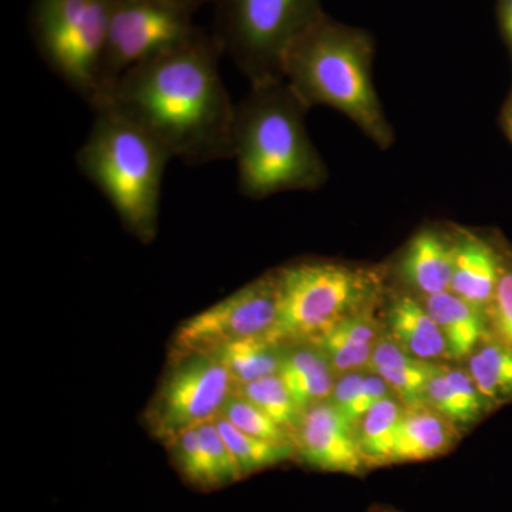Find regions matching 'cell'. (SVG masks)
I'll return each instance as SVG.
<instances>
[{
  "instance_id": "6da1fadb",
  "label": "cell",
  "mask_w": 512,
  "mask_h": 512,
  "mask_svg": "<svg viewBox=\"0 0 512 512\" xmlns=\"http://www.w3.org/2000/svg\"><path fill=\"white\" fill-rule=\"evenodd\" d=\"M222 55L215 36L201 32L187 45L128 70L96 107L119 110L173 160H232L237 104L222 80Z\"/></svg>"
},
{
  "instance_id": "7a4b0ae2",
  "label": "cell",
  "mask_w": 512,
  "mask_h": 512,
  "mask_svg": "<svg viewBox=\"0 0 512 512\" xmlns=\"http://www.w3.org/2000/svg\"><path fill=\"white\" fill-rule=\"evenodd\" d=\"M308 111L284 79L252 84L234 123L232 160L242 195L262 200L328 183V165L306 128Z\"/></svg>"
},
{
  "instance_id": "3957f363",
  "label": "cell",
  "mask_w": 512,
  "mask_h": 512,
  "mask_svg": "<svg viewBox=\"0 0 512 512\" xmlns=\"http://www.w3.org/2000/svg\"><path fill=\"white\" fill-rule=\"evenodd\" d=\"M372 33L323 13L286 53L282 77L309 110L339 111L376 147L394 144V130L373 80Z\"/></svg>"
},
{
  "instance_id": "277c9868",
  "label": "cell",
  "mask_w": 512,
  "mask_h": 512,
  "mask_svg": "<svg viewBox=\"0 0 512 512\" xmlns=\"http://www.w3.org/2000/svg\"><path fill=\"white\" fill-rule=\"evenodd\" d=\"M76 154L80 173L110 202L124 228L144 244L157 237L161 190L170 154L114 107H96Z\"/></svg>"
},
{
  "instance_id": "5b68a950",
  "label": "cell",
  "mask_w": 512,
  "mask_h": 512,
  "mask_svg": "<svg viewBox=\"0 0 512 512\" xmlns=\"http://www.w3.org/2000/svg\"><path fill=\"white\" fill-rule=\"evenodd\" d=\"M279 312L268 338L281 346L315 343L338 323L373 311L384 272L336 261L292 262L276 269Z\"/></svg>"
},
{
  "instance_id": "8992f818",
  "label": "cell",
  "mask_w": 512,
  "mask_h": 512,
  "mask_svg": "<svg viewBox=\"0 0 512 512\" xmlns=\"http://www.w3.org/2000/svg\"><path fill=\"white\" fill-rule=\"evenodd\" d=\"M325 13L322 0H218L215 39L249 83L282 80L286 53Z\"/></svg>"
},
{
  "instance_id": "52a82bcc",
  "label": "cell",
  "mask_w": 512,
  "mask_h": 512,
  "mask_svg": "<svg viewBox=\"0 0 512 512\" xmlns=\"http://www.w3.org/2000/svg\"><path fill=\"white\" fill-rule=\"evenodd\" d=\"M110 8L111 0H33L30 9V33L43 62L92 107Z\"/></svg>"
},
{
  "instance_id": "ba28073f",
  "label": "cell",
  "mask_w": 512,
  "mask_h": 512,
  "mask_svg": "<svg viewBox=\"0 0 512 512\" xmlns=\"http://www.w3.org/2000/svg\"><path fill=\"white\" fill-rule=\"evenodd\" d=\"M177 0H111L96 107L128 70L187 45L200 35Z\"/></svg>"
},
{
  "instance_id": "9c48e42d",
  "label": "cell",
  "mask_w": 512,
  "mask_h": 512,
  "mask_svg": "<svg viewBox=\"0 0 512 512\" xmlns=\"http://www.w3.org/2000/svg\"><path fill=\"white\" fill-rule=\"evenodd\" d=\"M235 384L214 356L173 360L144 412V424L161 443L181 431L217 419Z\"/></svg>"
},
{
  "instance_id": "30bf717a",
  "label": "cell",
  "mask_w": 512,
  "mask_h": 512,
  "mask_svg": "<svg viewBox=\"0 0 512 512\" xmlns=\"http://www.w3.org/2000/svg\"><path fill=\"white\" fill-rule=\"evenodd\" d=\"M279 312L276 271L266 272L210 308L185 319L175 329L170 362L215 352L229 343L269 336Z\"/></svg>"
},
{
  "instance_id": "8fae6325",
  "label": "cell",
  "mask_w": 512,
  "mask_h": 512,
  "mask_svg": "<svg viewBox=\"0 0 512 512\" xmlns=\"http://www.w3.org/2000/svg\"><path fill=\"white\" fill-rule=\"evenodd\" d=\"M295 460L325 473L365 476L367 467L356 424L339 412L330 400L315 404L302 413L293 431Z\"/></svg>"
},
{
  "instance_id": "7c38bea8",
  "label": "cell",
  "mask_w": 512,
  "mask_h": 512,
  "mask_svg": "<svg viewBox=\"0 0 512 512\" xmlns=\"http://www.w3.org/2000/svg\"><path fill=\"white\" fill-rule=\"evenodd\" d=\"M163 444L177 473L195 490H221L242 480L215 420L181 431Z\"/></svg>"
},
{
  "instance_id": "4fadbf2b",
  "label": "cell",
  "mask_w": 512,
  "mask_h": 512,
  "mask_svg": "<svg viewBox=\"0 0 512 512\" xmlns=\"http://www.w3.org/2000/svg\"><path fill=\"white\" fill-rule=\"evenodd\" d=\"M453 278L450 291L487 312L500 281L503 252L464 228L453 232Z\"/></svg>"
},
{
  "instance_id": "5bb4252c",
  "label": "cell",
  "mask_w": 512,
  "mask_h": 512,
  "mask_svg": "<svg viewBox=\"0 0 512 512\" xmlns=\"http://www.w3.org/2000/svg\"><path fill=\"white\" fill-rule=\"evenodd\" d=\"M453 235L443 229H420L400 256V279L420 298L450 291L453 278Z\"/></svg>"
},
{
  "instance_id": "9a60e30c",
  "label": "cell",
  "mask_w": 512,
  "mask_h": 512,
  "mask_svg": "<svg viewBox=\"0 0 512 512\" xmlns=\"http://www.w3.org/2000/svg\"><path fill=\"white\" fill-rule=\"evenodd\" d=\"M389 336L416 359L439 363L450 359L446 338L421 299L409 293L397 295L386 313Z\"/></svg>"
},
{
  "instance_id": "2e32d148",
  "label": "cell",
  "mask_w": 512,
  "mask_h": 512,
  "mask_svg": "<svg viewBox=\"0 0 512 512\" xmlns=\"http://www.w3.org/2000/svg\"><path fill=\"white\" fill-rule=\"evenodd\" d=\"M458 431L451 421L429 406L404 407L394 444L392 466L446 456L456 446Z\"/></svg>"
},
{
  "instance_id": "e0dca14e",
  "label": "cell",
  "mask_w": 512,
  "mask_h": 512,
  "mask_svg": "<svg viewBox=\"0 0 512 512\" xmlns=\"http://www.w3.org/2000/svg\"><path fill=\"white\" fill-rule=\"evenodd\" d=\"M426 406L436 410L458 430L474 426L491 412L468 370L437 363L426 389Z\"/></svg>"
},
{
  "instance_id": "ac0fdd59",
  "label": "cell",
  "mask_w": 512,
  "mask_h": 512,
  "mask_svg": "<svg viewBox=\"0 0 512 512\" xmlns=\"http://www.w3.org/2000/svg\"><path fill=\"white\" fill-rule=\"evenodd\" d=\"M446 338L450 359H467L488 335L487 312L451 291L420 298Z\"/></svg>"
},
{
  "instance_id": "d6986e66",
  "label": "cell",
  "mask_w": 512,
  "mask_h": 512,
  "mask_svg": "<svg viewBox=\"0 0 512 512\" xmlns=\"http://www.w3.org/2000/svg\"><path fill=\"white\" fill-rule=\"evenodd\" d=\"M437 363L424 362L404 352L389 335L377 340L369 370L382 377L406 407L426 406V389Z\"/></svg>"
},
{
  "instance_id": "ffe728a7",
  "label": "cell",
  "mask_w": 512,
  "mask_h": 512,
  "mask_svg": "<svg viewBox=\"0 0 512 512\" xmlns=\"http://www.w3.org/2000/svg\"><path fill=\"white\" fill-rule=\"evenodd\" d=\"M278 375L302 413L329 400L338 377L322 350L313 343L286 346Z\"/></svg>"
},
{
  "instance_id": "44dd1931",
  "label": "cell",
  "mask_w": 512,
  "mask_h": 512,
  "mask_svg": "<svg viewBox=\"0 0 512 512\" xmlns=\"http://www.w3.org/2000/svg\"><path fill=\"white\" fill-rule=\"evenodd\" d=\"M373 311L343 320L313 343L329 360L336 376L369 367L377 340L382 336Z\"/></svg>"
},
{
  "instance_id": "7402d4cb",
  "label": "cell",
  "mask_w": 512,
  "mask_h": 512,
  "mask_svg": "<svg viewBox=\"0 0 512 512\" xmlns=\"http://www.w3.org/2000/svg\"><path fill=\"white\" fill-rule=\"evenodd\" d=\"M285 349L286 346L278 345L268 336H261L229 343L207 355L214 356L228 370L237 387L278 375Z\"/></svg>"
},
{
  "instance_id": "603a6c76",
  "label": "cell",
  "mask_w": 512,
  "mask_h": 512,
  "mask_svg": "<svg viewBox=\"0 0 512 512\" xmlns=\"http://www.w3.org/2000/svg\"><path fill=\"white\" fill-rule=\"evenodd\" d=\"M468 373L491 409L512 402V349L493 335L467 357Z\"/></svg>"
},
{
  "instance_id": "cb8c5ba5",
  "label": "cell",
  "mask_w": 512,
  "mask_h": 512,
  "mask_svg": "<svg viewBox=\"0 0 512 512\" xmlns=\"http://www.w3.org/2000/svg\"><path fill=\"white\" fill-rule=\"evenodd\" d=\"M404 407L396 396L386 397L356 424L360 450L369 470L392 466L394 444Z\"/></svg>"
},
{
  "instance_id": "d4e9b609",
  "label": "cell",
  "mask_w": 512,
  "mask_h": 512,
  "mask_svg": "<svg viewBox=\"0 0 512 512\" xmlns=\"http://www.w3.org/2000/svg\"><path fill=\"white\" fill-rule=\"evenodd\" d=\"M215 424L234 457L242 480L266 468L295 460L296 451L292 443H276L249 436L221 416L215 419Z\"/></svg>"
},
{
  "instance_id": "484cf974",
  "label": "cell",
  "mask_w": 512,
  "mask_h": 512,
  "mask_svg": "<svg viewBox=\"0 0 512 512\" xmlns=\"http://www.w3.org/2000/svg\"><path fill=\"white\" fill-rule=\"evenodd\" d=\"M392 396V390L382 377L370 370L369 373L356 370L338 376L333 387L330 402L357 424L380 400Z\"/></svg>"
},
{
  "instance_id": "4316f807",
  "label": "cell",
  "mask_w": 512,
  "mask_h": 512,
  "mask_svg": "<svg viewBox=\"0 0 512 512\" xmlns=\"http://www.w3.org/2000/svg\"><path fill=\"white\" fill-rule=\"evenodd\" d=\"M234 392L268 414L278 426L291 434L293 440V431L301 420L302 412L281 376L272 375L242 384L235 387Z\"/></svg>"
},
{
  "instance_id": "83f0119b",
  "label": "cell",
  "mask_w": 512,
  "mask_h": 512,
  "mask_svg": "<svg viewBox=\"0 0 512 512\" xmlns=\"http://www.w3.org/2000/svg\"><path fill=\"white\" fill-rule=\"evenodd\" d=\"M221 417L234 424L237 429L244 431L249 436L258 437V439L276 441V443H292V436L288 431L282 429L275 423L268 414L248 402L244 397L237 393H232L231 397L222 407Z\"/></svg>"
},
{
  "instance_id": "f1b7e54d",
  "label": "cell",
  "mask_w": 512,
  "mask_h": 512,
  "mask_svg": "<svg viewBox=\"0 0 512 512\" xmlns=\"http://www.w3.org/2000/svg\"><path fill=\"white\" fill-rule=\"evenodd\" d=\"M488 326L495 339L512 349V254L503 252L500 281L487 309Z\"/></svg>"
},
{
  "instance_id": "f546056e",
  "label": "cell",
  "mask_w": 512,
  "mask_h": 512,
  "mask_svg": "<svg viewBox=\"0 0 512 512\" xmlns=\"http://www.w3.org/2000/svg\"><path fill=\"white\" fill-rule=\"evenodd\" d=\"M498 20L505 42L512 52V0H498Z\"/></svg>"
},
{
  "instance_id": "4dcf8cb0",
  "label": "cell",
  "mask_w": 512,
  "mask_h": 512,
  "mask_svg": "<svg viewBox=\"0 0 512 512\" xmlns=\"http://www.w3.org/2000/svg\"><path fill=\"white\" fill-rule=\"evenodd\" d=\"M501 123H503L505 133H507V136L510 137L512 141V97L508 100V103L505 104L503 116H501Z\"/></svg>"
},
{
  "instance_id": "1f68e13d",
  "label": "cell",
  "mask_w": 512,
  "mask_h": 512,
  "mask_svg": "<svg viewBox=\"0 0 512 512\" xmlns=\"http://www.w3.org/2000/svg\"><path fill=\"white\" fill-rule=\"evenodd\" d=\"M177 2H180L190 12L195 13L202 6L207 5V3H217L218 0H177Z\"/></svg>"
},
{
  "instance_id": "d6a6232c",
  "label": "cell",
  "mask_w": 512,
  "mask_h": 512,
  "mask_svg": "<svg viewBox=\"0 0 512 512\" xmlns=\"http://www.w3.org/2000/svg\"><path fill=\"white\" fill-rule=\"evenodd\" d=\"M367 512H400L397 510H394L392 507H387V505H373L372 508H370Z\"/></svg>"
}]
</instances>
